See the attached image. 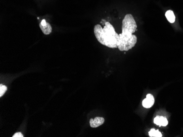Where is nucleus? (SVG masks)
Listing matches in <instances>:
<instances>
[{
	"label": "nucleus",
	"mask_w": 183,
	"mask_h": 137,
	"mask_svg": "<svg viewBox=\"0 0 183 137\" xmlns=\"http://www.w3.org/2000/svg\"><path fill=\"white\" fill-rule=\"evenodd\" d=\"M24 137V136L23 135V134L21 133V132H17V133H16L12 137Z\"/></svg>",
	"instance_id": "obj_11"
},
{
	"label": "nucleus",
	"mask_w": 183,
	"mask_h": 137,
	"mask_svg": "<svg viewBox=\"0 0 183 137\" xmlns=\"http://www.w3.org/2000/svg\"><path fill=\"white\" fill-rule=\"evenodd\" d=\"M94 32L98 41L104 45L110 48H118L120 44L119 35L116 32L115 28L109 22L106 21L103 28L99 24L94 28Z\"/></svg>",
	"instance_id": "obj_1"
},
{
	"label": "nucleus",
	"mask_w": 183,
	"mask_h": 137,
	"mask_svg": "<svg viewBox=\"0 0 183 137\" xmlns=\"http://www.w3.org/2000/svg\"><path fill=\"white\" fill-rule=\"evenodd\" d=\"M155 102V99L154 96L151 94H148L147 96V98L144 99L142 104L144 108H150L154 105Z\"/></svg>",
	"instance_id": "obj_4"
},
{
	"label": "nucleus",
	"mask_w": 183,
	"mask_h": 137,
	"mask_svg": "<svg viewBox=\"0 0 183 137\" xmlns=\"http://www.w3.org/2000/svg\"><path fill=\"white\" fill-rule=\"evenodd\" d=\"M120 44L118 49L120 51H127L135 46L137 42V37L134 35H124L119 34Z\"/></svg>",
	"instance_id": "obj_3"
},
{
	"label": "nucleus",
	"mask_w": 183,
	"mask_h": 137,
	"mask_svg": "<svg viewBox=\"0 0 183 137\" xmlns=\"http://www.w3.org/2000/svg\"><path fill=\"white\" fill-rule=\"evenodd\" d=\"M7 90V87L4 85L0 84V97H1Z\"/></svg>",
	"instance_id": "obj_10"
},
{
	"label": "nucleus",
	"mask_w": 183,
	"mask_h": 137,
	"mask_svg": "<svg viewBox=\"0 0 183 137\" xmlns=\"http://www.w3.org/2000/svg\"><path fill=\"white\" fill-rule=\"evenodd\" d=\"M105 122V119L102 117H96L94 119H91L89 124L92 128H97L102 125Z\"/></svg>",
	"instance_id": "obj_5"
},
{
	"label": "nucleus",
	"mask_w": 183,
	"mask_h": 137,
	"mask_svg": "<svg viewBox=\"0 0 183 137\" xmlns=\"http://www.w3.org/2000/svg\"><path fill=\"white\" fill-rule=\"evenodd\" d=\"M137 28L135 20L131 14L124 16L122 24V34L124 35H132Z\"/></svg>",
	"instance_id": "obj_2"
},
{
	"label": "nucleus",
	"mask_w": 183,
	"mask_h": 137,
	"mask_svg": "<svg viewBox=\"0 0 183 137\" xmlns=\"http://www.w3.org/2000/svg\"><path fill=\"white\" fill-rule=\"evenodd\" d=\"M40 28H41V31L46 35H49L52 32V26H51V25H50V24L48 23H47L46 25H45L44 26L40 24Z\"/></svg>",
	"instance_id": "obj_7"
},
{
	"label": "nucleus",
	"mask_w": 183,
	"mask_h": 137,
	"mask_svg": "<svg viewBox=\"0 0 183 137\" xmlns=\"http://www.w3.org/2000/svg\"><path fill=\"white\" fill-rule=\"evenodd\" d=\"M165 16L167 18V20L170 23H173L175 21V16L174 14V12L171 10H168L166 12Z\"/></svg>",
	"instance_id": "obj_8"
},
{
	"label": "nucleus",
	"mask_w": 183,
	"mask_h": 137,
	"mask_svg": "<svg viewBox=\"0 0 183 137\" xmlns=\"http://www.w3.org/2000/svg\"><path fill=\"white\" fill-rule=\"evenodd\" d=\"M149 136L151 137H162V135L161 133L159 132V130H156V129H151L149 132Z\"/></svg>",
	"instance_id": "obj_9"
},
{
	"label": "nucleus",
	"mask_w": 183,
	"mask_h": 137,
	"mask_svg": "<svg viewBox=\"0 0 183 137\" xmlns=\"http://www.w3.org/2000/svg\"><path fill=\"white\" fill-rule=\"evenodd\" d=\"M156 125L159 126H166L168 124L167 119L162 116H157L154 120Z\"/></svg>",
	"instance_id": "obj_6"
}]
</instances>
